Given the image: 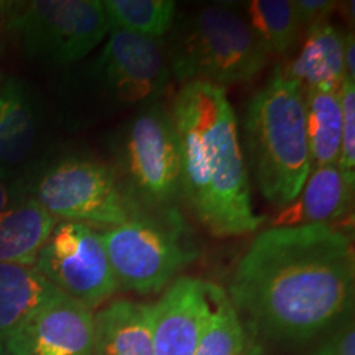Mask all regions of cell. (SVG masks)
Segmentation results:
<instances>
[{"label": "cell", "mask_w": 355, "mask_h": 355, "mask_svg": "<svg viewBox=\"0 0 355 355\" xmlns=\"http://www.w3.org/2000/svg\"><path fill=\"white\" fill-rule=\"evenodd\" d=\"M242 149L249 175L279 211L295 200L309 175L304 91L277 64L242 116Z\"/></svg>", "instance_id": "3957f363"}, {"label": "cell", "mask_w": 355, "mask_h": 355, "mask_svg": "<svg viewBox=\"0 0 355 355\" xmlns=\"http://www.w3.org/2000/svg\"><path fill=\"white\" fill-rule=\"evenodd\" d=\"M32 196L55 220L112 228L140 214L114 167L85 155H67L44 168Z\"/></svg>", "instance_id": "52a82bcc"}, {"label": "cell", "mask_w": 355, "mask_h": 355, "mask_svg": "<svg viewBox=\"0 0 355 355\" xmlns=\"http://www.w3.org/2000/svg\"><path fill=\"white\" fill-rule=\"evenodd\" d=\"M170 111L180 146L183 202L215 237L255 232L267 218L254 211L241 133L225 89L183 85Z\"/></svg>", "instance_id": "7a4b0ae2"}, {"label": "cell", "mask_w": 355, "mask_h": 355, "mask_svg": "<svg viewBox=\"0 0 355 355\" xmlns=\"http://www.w3.org/2000/svg\"><path fill=\"white\" fill-rule=\"evenodd\" d=\"M11 355H92L94 313L61 293L4 341Z\"/></svg>", "instance_id": "8fae6325"}, {"label": "cell", "mask_w": 355, "mask_h": 355, "mask_svg": "<svg viewBox=\"0 0 355 355\" xmlns=\"http://www.w3.org/2000/svg\"><path fill=\"white\" fill-rule=\"evenodd\" d=\"M58 220L29 195L0 214V263L35 266Z\"/></svg>", "instance_id": "e0dca14e"}, {"label": "cell", "mask_w": 355, "mask_h": 355, "mask_svg": "<svg viewBox=\"0 0 355 355\" xmlns=\"http://www.w3.org/2000/svg\"><path fill=\"white\" fill-rule=\"evenodd\" d=\"M102 4L111 28L149 37L164 38L178 15L177 3L171 0H105Z\"/></svg>", "instance_id": "7402d4cb"}, {"label": "cell", "mask_w": 355, "mask_h": 355, "mask_svg": "<svg viewBox=\"0 0 355 355\" xmlns=\"http://www.w3.org/2000/svg\"><path fill=\"white\" fill-rule=\"evenodd\" d=\"M236 7L268 55H284L296 45L302 24L291 0H250Z\"/></svg>", "instance_id": "44dd1931"}, {"label": "cell", "mask_w": 355, "mask_h": 355, "mask_svg": "<svg viewBox=\"0 0 355 355\" xmlns=\"http://www.w3.org/2000/svg\"><path fill=\"white\" fill-rule=\"evenodd\" d=\"M61 293L36 266L0 263V343Z\"/></svg>", "instance_id": "d6986e66"}, {"label": "cell", "mask_w": 355, "mask_h": 355, "mask_svg": "<svg viewBox=\"0 0 355 355\" xmlns=\"http://www.w3.org/2000/svg\"><path fill=\"white\" fill-rule=\"evenodd\" d=\"M312 355H355V327L353 320H346L330 330L318 343Z\"/></svg>", "instance_id": "cb8c5ba5"}, {"label": "cell", "mask_w": 355, "mask_h": 355, "mask_svg": "<svg viewBox=\"0 0 355 355\" xmlns=\"http://www.w3.org/2000/svg\"><path fill=\"white\" fill-rule=\"evenodd\" d=\"M35 266L57 290L91 311L119 291L102 233L86 224L58 221Z\"/></svg>", "instance_id": "30bf717a"}, {"label": "cell", "mask_w": 355, "mask_h": 355, "mask_svg": "<svg viewBox=\"0 0 355 355\" xmlns=\"http://www.w3.org/2000/svg\"><path fill=\"white\" fill-rule=\"evenodd\" d=\"M304 102L312 170L324 166H338L343 139L340 91L306 89Z\"/></svg>", "instance_id": "ffe728a7"}, {"label": "cell", "mask_w": 355, "mask_h": 355, "mask_svg": "<svg viewBox=\"0 0 355 355\" xmlns=\"http://www.w3.org/2000/svg\"><path fill=\"white\" fill-rule=\"evenodd\" d=\"M114 170L141 212L179 209L180 146L171 111L157 102L137 110L112 142Z\"/></svg>", "instance_id": "5b68a950"}, {"label": "cell", "mask_w": 355, "mask_h": 355, "mask_svg": "<svg viewBox=\"0 0 355 355\" xmlns=\"http://www.w3.org/2000/svg\"><path fill=\"white\" fill-rule=\"evenodd\" d=\"M205 282L178 277L153 303L154 355H196L205 315Z\"/></svg>", "instance_id": "7c38bea8"}, {"label": "cell", "mask_w": 355, "mask_h": 355, "mask_svg": "<svg viewBox=\"0 0 355 355\" xmlns=\"http://www.w3.org/2000/svg\"><path fill=\"white\" fill-rule=\"evenodd\" d=\"M170 66L165 38L149 37L117 28L89 67L96 92L116 108H144L164 95Z\"/></svg>", "instance_id": "9c48e42d"}, {"label": "cell", "mask_w": 355, "mask_h": 355, "mask_svg": "<svg viewBox=\"0 0 355 355\" xmlns=\"http://www.w3.org/2000/svg\"><path fill=\"white\" fill-rule=\"evenodd\" d=\"M354 190L347 186L338 166L311 170L295 200L280 208L270 227L336 225L349 214Z\"/></svg>", "instance_id": "5bb4252c"}, {"label": "cell", "mask_w": 355, "mask_h": 355, "mask_svg": "<svg viewBox=\"0 0 355 355\" xmlns=\"http://www.w3.org/2000/svg\"><path fill=\"white\" fill-rule=\"evenodd\" d=\"M355 40L353 32L343 35V62L346 76L355 80Z\"/></svg>", "instance_id": "484cf974"}, {"label": "cell", "mask_w": 355, "mask_h": 355, "mask_svg": "<svg viewBox=\"0 0 355 355\" xmlns=\"http://www.w3.org/2000/svg\"><path fill=\"white\" fill-rule=\"evenodd\" d=\"M225 292L258 343L302 347L350 318L353 237L327 224L268 227L248 246Z\"/></svg>", "instance_id": "6da1fadb"}, {"label": "cell", "mask_w": 355, "mask_h": 355, "mask_svg": "<svg viewBox=\"0 0 355 355\" xmlns=\"http://www.w3.org/2000/svg\"><path fill=\"white\" fill-rule=\"evenodd\" d=\"M196 355H263L224 288L205 282V315Z\"/></svg>", "instance_id": "ac0fdd59"}, {"label": "cell", "mask_w": 355, "mask_h": 355, "mask_svg": "<svg viewBox=\"0 0 355 355\" xmlns=\"http://www.w3.org/2000/svg\"><path fill=\"white\" fill-rule=\"evenodd\" d=\"M0 355H11L3 343H0Z\"/></svg>", "instance_id": "83f0119b"}, {"label": "cell", "mask_w": 355, "mask_h": 355, "mask_svg": "<svg viewBox=\"0 0 355 355\" xmlns=\"http://www.w3.org/2000/svg\"><path fill=\"white\" fill-rule=\"evenodd\" d=\"M20 196H23V191L17 189L16 183L0 177V214Z\"/></svg>", "instance_id": "4316f807"}, {"label": "cell", "mask_w": 355, "mask_h": 355, "mask_svg": "<svg viewBox=\"0 0 355 355\" xmlns=\"http://www.w3.org/2000/svg\"><path fill=\"white\" fill-rule=\"evenodd\" d=\"M343 35L329 21L305 29L300 51L283 66L286 74L302 89L340 91L346 78L343 62Z\"/></svg>", "instance_id": "2e32d148"}, {"label": "cell", "mask_w": 355, "mask_h": 355, "mask_svg": "<svg viewBox=\"0 0 355 355\" xmlns=\"http://www.w3.org/2000/svg\"><path fill=\"white\" fill-rule=\"evenodd\" d=\"M102 239L119 290L142 296L165 291L199 254L180 209L140 212Z\"/></svg>", "instance_id": "8992f818"}, {"label": "cell", "mask_w": 355, "mask_h": 355, "mask_svg": "<svg viewBox=\"0 0 355 355\" xmlns=\"http://www.w3.org/2000/svg\"><path fill=\"white\" fill-rule=\"evenodd\" d=\"M302 28L328 23L330 15L336 10L337 1L330 0H293Z\"/></svg>", "instance_id": "d4e9b609"}, {"label": "cell", "mask_w": 355, "mask_h": 355, "mask_svg": "<svg viewBox=\"0 0 355 355\" xmlns=\"http://www.w3.org/2000/svg\"><path fill=\"white\" fill-rule=\"evenodd\" d=\"M41 135L37 101L24 80L0 83V177L11 180L32 161Z\"/></svg>", "instance_id": "4fadbf2b"}, {"label": "cell", "mask_w": 355, "mask_h": 355, "mask_svg": "<svg viewBox=\"0 0 355 355\" xmlns=\"http://www.w3.org/2000/svg\"><path fill=\"white\" fill-rule=\"evenodd\" d=\"M165 40L171 76L179 83H209L223 87L258 76L268 54L233 4L204 6L177 15Z\"/></svg>", "instance_id": "277c9868"}, {"label": "cell", "mask_w": 355, "mask_h": 355, "mask_svg": "<svg viewBox=\"0 0 355 355\" xmlns=\"http://www.w3.org/2000/svg\"><path fill=\"white\" fill-rule=\"evenodd\" d=\"M92 355H154L153 303L121 299L94 315Z\"/></svg>", "instance_id": "9a60e30c"}, {"label": "cell", "mask_w": 355, "mask_h": 355, "mask_svg": "<svg viewBox=\"0 0 355 355\" xmlns=\"http://www.w3.org/2000/svg\"><path fill=\"white\" fill-rule=\"evenodd\" d=\"M343 108V139L338 168L345 182L354 190L355 183V80L345 78L340 89Z\"/></svg>", "instance_id": "603a6c76"}, {"label": "cell", "mask_w": 355, "mask_h": 355, "mask_svg": "<svg viewBox=\"0 0 355 355\" xmlns=\"http://www.w3.org/2000/svg\"><path fill=\"white\" fill-rule=\"evenodd\" d=\"M28 57L38 64L69 66L87 57L111 26L99 0H37L13 16Z\"/></svg>", "instance_id": "ba28073f"}]
</instances>
